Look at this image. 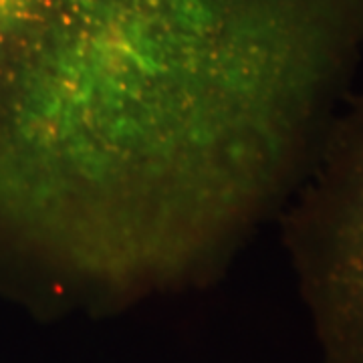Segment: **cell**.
<instances>
[{
    "mask_svg": "<svg viewBox=\"0 0 363 363\" xmlns=\"http://www.w3.org/2000/svg\"><path fill=\"white\" fill-rule=\"evenodd\" d=\"M55 0H0V113L21 81Z\"/></svg>",
    "mask_w": 363,
    "mask_h": 363,
    "instance_id": "7a4b0ae2",
    "label": "cell"
},
{
    "mask_svg": "<svg viewBox=\"0 0 363 363\" xmlns=\"http://www.w3.org/2000/svg\"><path fill=\"white\" fill-rule=\"evenodd\" d=\"M279 218L321 363H363V87Z\"/></svg>",
    "mask_w": 363,
    "mask_h": 363,
    "instance_id": "6da1fadb",
    "label": "cell"
}]
</instances>
